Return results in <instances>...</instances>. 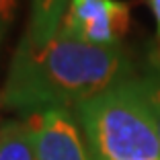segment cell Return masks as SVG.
I'll return each instance as SVG.
<instances>
[{
  "mask_svg": "<svg viewBox=\"0 0 160 160\" xmlns=\"http://www.w3.org/2000/svg\"><path fill=\"white\" fill-rule=\"evenodd\" d=\"M132 74L119 47H97L58 31L45 41L23 35L10 62L0 101L23 115L45 109L78 111Z\"/></svg>",
  "mask_w": 160,
  "mask_h": 160,
  "instance_id": "6da1fadb",
  "label": "cell"
},
{
  "mask_svg": "<svg viewBox=\"0 0 160 160\" xmlns=\"http://www.w3.org/2000/svg\"><path fill=\"white\" fill-rule=\"evenodd\" d=\"M76 117L94 160H160L156 119L140 76L84 103Z\"/></svg>",
  "mask_w": 160,
  "mask_h": 160,
  "instance_id": "7a4b0ae2",
  "label": "cell"
},
{
  "mask_svg": "<svg viewBox=\"0 0 160 160\" xmlns=\"http://www.w3.org/2000/svg\"><path fill=\"white\" fill-rule=\"evenodd\" d=\"M132 8L123 0H70L60 31L97 47H119Z\"/></svg>",
  "mask_w": 160,
  "mask_h": 160,
  "instance_id": "3957f363",
  "label": "cell"
},
{
  "mask_svg": "<svg viewBox=\"0 0 160 160\" xmlns=\"http://www.w3.org/2000/svg\"><path fill=\"white\" fill-rule=\"evenodd\" d=\"M37 160H94L74 111L45 109L25 115Z\"/></svg>",
  "mask_w": 160,
  "mask_h": 160,
  "instance_id": "277c9868",
  "label": "cell"
},
{
  "mask_svg": "<svg viewBox=\"0 0 160 160\" xmlns=\"http://www.w3.org/2000/svg\"><path fill=\"white\" fill-rule=\"evenodd\" d=\"M68 2L70 0H31V21L25 35L33 41L53 37L62 27Z\"/></svg>",
  "mask_w": 160,
  "mask_h": 160,
  "instance_id": "5b68a950",
  "label": "cell"
},
{
  "mask_svg": "<svg viewBox=\"0 0 160 160\" xmlns=\"http://www.w3.org/2000/svg\"><path fill=\"white\" fill-rule=\"evenodd\" d=\"M0 160H37L33 133L25 119H10L0 125Z\"/></svg>",
  "mask_w": 160,
  "mask_h": 160,
  "instance_id": "8992f818",
  "label": "cell"
},
{
  "mask_svg": "<svg viewBox=\"0 0 160 160\" xmlns=\"http://www.w3.org/2000/svg\"><path fill=\"white\" fill-rule=\"evenodd\" d=\"M142 84H144V92L148 97L150 109L156 119V129H158V140H160V43L150 47L146 62V70L140 76Z\"/></svg>",
  "mask_w": 160,
  "mask_h": 160,
  "instance_id": "52a82bcc",
  "label": "cell"
},
{
  "mask_svg": "<svg viewBox=\"0 0 160 160\" xmlns=\"http://www.w3.org/2000/svg\"><path fill=\"white\" fill-rule=\"evenodd\" d=\"M21 0H0V45L4 41V37L8 35V29L12 25L17 10H19Z\"/></svg>",
  "mask_w": 160,
  "mask_h": 160,
  "instance_id": "ba28073f",
  "label": "cell"
},
{
  "mask_svg": "<svg viewBox=\"0 0 160 160\" xmlns=\"http://www.w3.org/2000/svg\"><path fill=\"white\" fill-rule=\"evenodd\" d=\"M146 4L156 21V31H158V37H160V0H146Z\"/></svg>",
  "mask_w": 160,
  "mask_h": 160,
  "instance_id": "9c48e42d",
  "label": "cell"
}]
</instances>
